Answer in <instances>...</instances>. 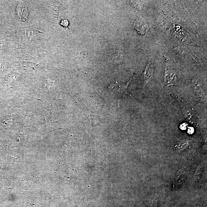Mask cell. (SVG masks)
Returning <instances> with one entry per match:
<instances>
[{
	"label": "cell",
	"mask_w": 207,
	"mask_h": 207,
	"mask_svg": "<svg viewBox=\"0 0 207 207\" xmlns=\"http://www.w3.org/2000/svg\"><path fill=\"white\" fill-rule=\"evenodd\" d=\"M68 21L66 20H62V21H61V25L65 27H67L68 26Z\"/></svg>",
	"instance_id": "6"
},
{
	"label": "cell",
	"mask_w": 207,
	"mask_h": 207,
	"mask_svg": "<svg viewBox=\"0 0 207 207\" xmlns=\"http://www.w3.org/2000/svg\"><path fill=\"white\" fill-rule=\"evenodd\" d=\"M186 125H185V124H182V126H181V129H183V130H184V129H186Z\"/></svg>",
	"instance_id": "8"
},
{
	"label": "cell",
	"mask_w": 207,
	"mask_h": 207,
	"mask_svg": "<svg viewBox=\"0 0 207 207\" xmlns=\"http://www.w3.org/2000/svg\"><path fill=\"white\" fill-rule=\"evenodd\" d=\"M175 74L171 70H167L165 74V81L167 85H172L175 84L176 81Z\"/></svg>",
	"instance_id": "1"
},
{
	"label": "cell",
	"mask_w": 207,
	"mask_h": 207,
	"mask_svg": "<svg viewBox=\"0 0 207 207\" xmlns=\"http://www.w3.org/2000/svg\"><path fill=\"white\" fill-rule=\"evenodd\" d=\"M188 143L187 142H181L177 146V149L179 150H182L184 149L188 146Z\"/></svg>",
	"instance_id": "3"
},
{
	"label": "cell",
	"mask_w": 207,
	"mask_h": 207,
	"mask_svg": "<svg viewBox=\"0 0 207 207\" xmlns=\"http://www.w3.org/2000/svg\"><path fill=\"white\" fill-rule=\"evenodd\" d=\"M193 84L196 96L200 98V99H202L204 97V94L200 83L198 82V80L194 79L193 80Z\"/></svg>",
	"instance_id": "2"
},
{
	"label": "cell",
	"mask_w": 207,
	"mask_h": 207,
	"mask_svg": "<svg viewBox=\"0 0 207 207\" xmlns=\"http://www.w3.org/2000/svg\"><path fill=\"white\" fill-rule=\"evenodd\" d=\"M153 70L151 68L150 66L149 67V66L147 67V69H146V77H147V80H148L149 79L150 77H151V75L152 74Z\"/></svg>",
	"instance_id": "4"
},
{
	"label": "cell",
	"mask_w": 207,
	"mask_h": 207,
	"mask_svg": "<svg viewBox=\"0 0 207 207\" xmlns=\"http://www.w3.org/2000/svg\"><path fill=\"white\" fill-rule=\"evenodd\" d=\"M183 111L185 115L187 116V118H192V113H191V111L189 110V109H188V108H184L183 109Z\"/></svg>",
	"instance_id": "5"
},
{
	"label": "cell",
	"mask_w": 207,
	"mask_h": 207,
	"mask_svg": "<svg viewBox=\"0 0 207 207\" xmlns=\"http://www.w3.org/2000/svg\"><path fill=\"white\" fill-rule=\"evenodd\" d=\"M193 132H194V129H193V128L191 127L188 129V133L189 134H192Z\"/></svg>",
	"instance_id": "7"
}]
</instances>
